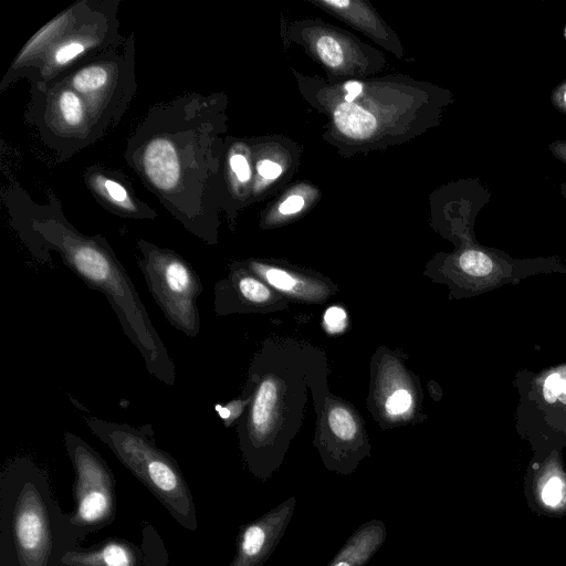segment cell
Returning <instances> with one entry per match:
<instances>
[{
  "mask_svg": "<svg viewBox=\"0 0 566 566\" xmlns=\"http://www.w3.org/2000/svg\"><path fill=\"white\" fill-rule=\"evenodd\" d=\"M64 566H145L142 547L123 538H107L86 549H72Z\"/></svg>",
  "mask_w": 566,
  "mask_h": 566,
  "instance_id": "cell-9",
  "label": "cell"
},
{
  "mask_svg": "<svg viewBox=\"0 0 566 566\" xmlns=\"http://www.w3.org/2000/svg\"><path fill=\"white\" fill-rule=\"evenodd\" d=\"M84 50V46L82 43L78 42H72L69 43L62 48H60L55 54V61L57 63H66L67 61L75 57L77 54H80Z\"/></svg>",
  "mask_w": 566,
  "mask_h": 566,
  "instance_id": "cell-22",
  "label": "cell"
},
{
  "mask_svg": "<svg viewBox=\"0 0 566 566\" xmlns=\"http://www.w3.org/2000/svg\"><path fill=\"white\" fill-rule=\"evenodd\" d=\"M230 165L240 181H247L250 178V168L242 155H233Z\"/></svg>",
  "mask_w": 566,
  "mask_h": 566,
  "instance_id": "cell-23",
  "label": "cell"
},
{
  "mask_svg": "<svg viewBox=\"0 0 566 566\" xmlns=\"http://www.w3.org/2000/svg\"><path fill=\"white\" fill-rule=\"evenodd\" d=\"M138 265L148 291L176 329L189 337L200 332L197 300L203 285L192 266L178 254L150 244H142Z\"/></svg>",
  "mask_w": 566,
  "mask_h": 566,
  "instance_id": "cell-3",
  "label": "cell"
},
{
  "mask_svg": "<svg viewBox=\"0 0 566 566\" xmlns=\"http://www.w3.org/2000/svg\"><path fill=\"white\" fill-rule=\"evenodd\" d=\"M334 120L344 135L356 139L369 137L377 126L373 114L354 103L347 102L336 107Z\"/></svg>",
  "mask_w": 566,
  "mask_h": 566,
  "instance_id": "cell-11",
  "label": "cell"
},
{
  "mask_svg": "<svg viewBox=\"0 0 566 566\" xmlns=\"http://www.w3.org/2000/svg\"><path fill=\"white\" fill-rule=\"evenodd\" d=\"M295 506L296 497L291 496L242 525L237 536L235 555L229 566H262L281 542Z\"/></svg>",
  "mask_w": 566,
  "mask_h": 566,
  "instance_id": "cell-6",
  "label": "cell"
},
{
  "mask_svg": "<svg viewBox=\"0 0 566 566\" xmlns=\"http://www.w3.org/2000/svg\"><path fill=\"white\" fill-rule=\"evenodd\" d=\"M258 171L264 178L274 179V178L279 177V175L282 171V168L280 165L265 159V160H262L259 163Z\"/></svg>",
  "mask_w": 566,
  "mask_h": 566,
  "instance_id": "cell-24",
  "label": "cell"
},
{
  "mask_svg": "<svg viewBox=\"0 0 566 566\" xmlns=\"http://www.w3.org/2000/svg\"><path fill=\"white\" fill-rule=\"evenodd\" d=\"M142 549L145 566H168V552L158 531L150 524L143 528Z\"/></svg>",
  "mask_w": 566,
  "mask_h": 566,
  "instance_id": "cell-13",
  "label": "cell"
},
{
  "mask_svg": "<svg viewBox=\"0 0 566 566\" xmlns=\"http://www.w3.org/2000/svg\"><path fill=\"white\" fill-rule=\"evenodd\" d=\"M458 268L476 293L515 284L536 273L556 271L549 266L523 264L478 249L463 251L458 258Z\"/></svg>",
  "mask_w": 566,
  "mask_h": 566,
  "instance_id": "cell-7",
  "label": "cell"
},
{
  "mask_svg": "<svg viewBox=\"0 0 566 566\" xmlns=\"http://www.w3.org/2000/svg\"><path fill=\"white\" fill-rule=\"evenodd\" d=\"M328 423L336 440L348 446L353 457L358 463L366 454V451L356 446L358 426L352 413L343 407H335L328 413Z\"/></svg>",
  "mask_w": 566,
  "mask_h": 566,
  "instance_id": "cell-12",
  "label": "cell"
},
{
  "mask_svg": "<svg viewBox=\"0 0 566 566\" xmlns=\"http://www.w3.org/2000/svg\"><path fill=\"white\" fill-rule=\"evenodd\" d=\"M1 485L7 491L1 495L8 499L9 544L18 566H53L55 522L63 512L52 499L44 472L29 458H19L4 469Z\"/></svg>",
  "mask_w": 566,
  "mask_h": 566,
  "instance_id": "cell-2",
  "label": "cell"
},
{
  "mask_svg": "<svg viewBox=\"0 0 566 566\" xmlns=\"http://www.w3.org/2000/svg\"><path fill=\"white\" fill-rule=\"evenodd\" d=\"M514 387L517 430L532 438L566 439V361L539 370L521 369Z\"/></svg>",
  "mask_w": 566,
  "mask_h": 566,
  "instance_id": "cell-5",
  "label": "cell"
},
{
  "mask_svg": "<svg viewBox=\"0 0 566 566\" xmlns=\"http://www.w3.org/2000/svg\"><path fill=\"white\" fill-rule=\"evenodd\" d=\"M565 484L558 475L551 476L542 490V500L549 506L558 505L564 496Z\"/></svg>",
  "mask_w": 566,
  "mask_h": 566,
  "instance_id": "cell-19",
  "label": "cell"
},
{
  "mask_svg": "<svg viewBox=\"0 0 566 566\" xmlns=\"http://www.w3.org/2000/svg\"><path fill=\"white\" fill-rule=\"evenodd\" d=\"M105 188L114 200L122 202L127 199L126 190L119 184L106 180Z\"/></svg>",
  "mask_w": 566,
  "mask_h": 566,
  "instance_id": "cell-26",
  "label": "cell"
},
{
  "mask_svg": "<svg viewBox=\"0 0 566 566\" xmlns=\"http://www.w3.org/2000/svg\"><path fill=\"white\" fill-rule=\"evenodd\" d=\"M411 405V394L406 389H398L387 398L385 408L389 415L399 416L407 412Z\"/></svg>",
  "mask_w": 566,
  "mask_h": 566,
  "instance_id": "cell-18",
  "label": "cell"
},
{
  "mask_svg": "<svg viewBox=\"0 0 566 566\" xmlns=\"http://www.w3.org/2000/svg\"><path fill=\"white\" fill-rule=\"evenodd\" d=\"M387 537V527L380 520L363 523L345 542L326 566H365Z\"/></svg>",
  "mask_w": 566,
  "mask_h": 566,
  "instance_id": "cell-10",
  "label": "cell"
},
{
  "mask_svg": "<svg viewBox=\"0 0 566 566\" xmlns=\"http://www.w3.org/2000/svg\"><path fill=\"white\" fill-rule=\"evenodd\" d=\"M107 80L106 71L101 66H90L78 72L73 85L78 92H93L102 87Z\"/></svg>",
  "mask_w": 566,
  "mask_h": 566,
  "instance_id": "cell-15",
  "label": "cell"
},
{
  "mask_svg": "<svg viewBox=\"0 0 566 566\" xmlns=\"http://www.w3.org/2000/svg\"><path fill=\"white\" fill-rule=\"evenodd\" d=\"M345 88L347 91V95L345 96L347 103H352V101L361 93V84L359 82H348L345 84Z\"/></svg>",
  "mask_w": 566,
  "mask_h": 566,
  "instance_id": "cell-27",
  "label": "cell"
},
{
  "mask_svg": "<svg viewBox=\"0 0 566 566\" xmlns=\"http://www.w3.org/2000/svg\"><path fill=\"white\" fill-rule=\"evenodd\" d=\"M321 60L328 66L336 67L342 64L344 55L339 43L329 35L322 36L316 43Z\"/></svg>",
  "mask_w": 566,
  "mask_h": 566,
  "instance_id": "cell-16",
  "label": "cell"
},
{
  "mask_svg": "<svg viewBox=\"0 0 566 566\" xmlns=\"http://www.w3.org/2000/svg\"><path fill=\"white\" fill-rule=\"evenodd\" d=\"M94 436L157 497L184 528H198L195 502L185 476L175 459L159 449L150 426L86 418Z\"/></svg>",
  "mask_w": 566,
  "mask_h": 566,
  "instance_id": "cell-1",
  "label": "cell"
},
{
  "mask_svg": "<svg viewBox=\"0 0 566 566\" xmlns=\"http://www.w3.org/2000/svg\"><path fill=\"white\" fill-rule=\"evenodd\" d=\"M67 455L74 469L75 507L70 521L83 533L111 524L116 515V481L101 454L71 431L63 434Z\"/></svg>",
  "mask_w": 566,
  "mask_h": 566,
  "instance_id": "cell-4",
  "label": "cell"
},
{
  "mask_svg": "<svg viewBox=\"0 0 566 566\" xmlns=\"http://www.w3.org/2000/svg\"><path fill=\"white\" fill-rule=\"evenodd\" d=\"M324 324L329 333L342 332L347 324L346 312L338 306H331L324 314Z\"/></svg>",
  "mask_w": 566,
  "mask_h": 566,
  "instance_id": "cell-20",
  "label": "cell"
},
{
  "mask_svg": "<svg viewBox=\"0 0 566 566\" xmlns=\"http://www.w3.org/2000/svg\"><path fill=\"white\" fill-rule=\"evenodd\" d=\"M216 410L220 418L224 421L226 426H228L240 415L242 410V402L231 401L226 406L217 405Z\"/></svg>",
  "mask_w": 566,
  "mask_h": 566,
  "instance_id": "cell-21",
  "label": "cell"
},
{
  "mask_svg": "<svg viewBox=\"0 0 566 566\" xmlns=\"http://www.w3.org/2000/svg\"><path fill=\"white\" fill-rule=\"evenodd\" d=\"M565 102H566V94H565Z\"/></svg>",
  "mask_w": 566,
  "mask_h": 566,
  "instance_id": "cell-29",
  "label": "cell"
},
{
  "mask_svg": "<svg viewBox=\"0 0 566 566\" xmlns=\"http://www.w3.org/2000/svg\"><path fill=\"white\" fill-rule=\"evenodd\" d=\"M304 206V199L301 196H291L284 200L280 206V212L283 214H291L300 211Z\"/></svg>",
  "mask_w": 566,
  "mask_h": 566,
  "instance_id": "cell-25",
  "label": "cell"
},
{
  "mask_svg": "<svg viewBox=\"0 0 566 566\" xmlns=\"http://www.w3.org/2000/svg\"><path fill=\"white\" fill-rule=\"evenodd\" d=\"M253 269L262 275L270 285L281 291L298 293L303 289L296 277L281 269L268 268L260 264H253Z\"/></svg>",
  "mask_w": 566,
  "mask_h": 566,
  "instance_id": "cell-14",
  "label": "cell"
},
{
  "mask_svg": "<svg viewBox=\"0 0 566 566\" xmlns=\"http://www.w3.org/2000/svg\"><path fill=\"white\" fill-rule=\"evenodd\" d=\"M565 33H566V31H565Z\"/></svg>",
  "mask_w": 566,
  "mask_h": 566,
  "instance_id": "cell-30",
  "label": "cell"
},
{
  "mask_svg": "<svg viewBox=\"0 0 566 566\" xmlns=\"http://www.w3.org/2000/svg\"><path fill=\"white\" fill-rule=\"evenodd\" d=\"M271 292L260 280L233 269L227 279L219 281L214 287V312L226 315L244 307L265 304Z\"/></svg>",
  "mask_w": 566,
  "mask_h": 566,
  "instance_id": "cell-8",
  "label": "cell"
},
{
  "mask_svg": "<svg viewBox=\"0 0 566 566\" xmlns=\"http://www.w3.org/2000/svg\"><path fill=\"white\" fill-rule=\"evenodd\" d=\"M60 109L70 125H77L83 118L81 99L72 91H64L60 97Z\"/></svg>",
  "mask_w": 566,
  "mask_h": 566,
  "instance_id": "cell-17",
  "label": "cell"
},
{
  "mask_svg": "<svg viewBox=\"0 0 566 566\" xmlns=\"http://www.w3.org/2000/svg\"><path fill=\"white\" fill-rule=\"evenodd\" d=\"M326 2L332 4V6H337V7H346V6L349 4V1H347V0H339V1L327 0Z\"/></svg>",
  "mask_w": 566,
  "mask_h": 566,
  "instance_id": "cell-28",
  "label": "cell"
}]
</instances>
